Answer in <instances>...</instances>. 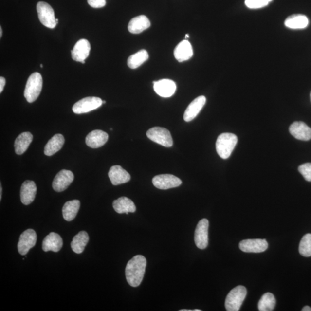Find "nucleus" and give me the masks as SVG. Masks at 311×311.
Returning <instances> with one entry per match:
<instances>
[{"mask_svg":"<svg viewBox=\"0 0 311 311\" xmlns=\"http://www.w3.org/2000/svg\"><path fill=\"white\" fill-rule=\"evenodd\" d=\"M146 259L141 255L135 256L128 262L125 269L126 278L132 287H137L145 274Z\"/></svg>","mask_w":311,"mask_h":311,"instance_id":"obj_1","label":"nucleus"},{"mask_svg":"<svg viewBox=\"0 0 311 311\" xmlns=\"http://www.w3.org/2000/svg\"><path fill=\"white\" fill-rule=\"evenodd\" d=\"M238 143V137L235 134L229 133H222L216 141V151L221 158L227 159L231 156Z\"/></svg>","mask_w":311,"mask_h":311,"instance_id":"obj_2","label":"nucleus"},{"mask_svg":"<svg viewBox=\"0 0 311 311\" xmlns=\"http://www.w3.org/2000/svg\"><path fill=\"white\" fill-rule=\"evenodd\" d=\"M43 79L41 74L35 72L28 78L24 90V97L28 102L33 103L37 99L42 89Z\"/></svg>","mask_w":311,"mask_h":311,"instance_id":"obj_3","label":"nucleus"},{"mask_svg":"<svg viewBox=\"0 0 311 311\" xmlns=\"http://www.w3.org/2000/svg\"><path fill=\"white\" fill-rule=\"evenodd\" d=\"M246 288L239 285L232 290L226 297L225 307L228 311H238L240 309L247 295Z\"/></svg>","mask_w":311,"mask_h":311,"instance_id":"obj_4","label":"nucleus"},{"mask_svg":"<svg viewBox=\"0 0 311 311\" xmlns=\"http://www.w3.org/2000/svg\"><path fill=\"white\" fill-rule=\"evenodd\" d=\"M37 10L39 19L46 27L53 29L56 26L54 10L48 3L40 1L37 3Z\"/></svg>","mask_w":311,"mask_h":311,"instance_id":"obj_5","label":"nucleus"},{"mask_svg":"<svg viewBox=\"0 0 311 311\" xmlns=\"http://www.w3.org/2000/svg\"><path fill=\"white\" fill-rule=\"evenodd\" d=\"M146 136L150 140L163 146L171 147L173 140L170 132L165 128L154 127L147 131Z\"/></svg>","mask_w":311,"mask_h":311,"instance_id":"obj_6","label":"nucleus"},{"mask_svg":"<svg viewBox=\"0 0 311 311\" xmlns=\"http://www.w3.org/2000/svg\"><path fill=\"white\" fill-rule=\"evenodd\" d=\"M102 105L103 100L99 97H87L75 103L72 110L75 114H81L98 109Z\"/></svg>","mask_w":311,"mask_h":311,"instance_id":"obj_7","label":"nucleus"},{"mask_svg":"<svg viewBox=\"0 0 311 311\" xmlns=\"http://www.w3.org/2000/svg\"><path fill=\"white\" fill-rule=\"evenodd\" d=\"M37 235L32 229H27L22 233L18 242V249L21 256H26L30 249L36 246Z\"/></svg>","mask_w":311,"mask_h":311,"instance_id":"obj_8","label":"nucleus"},{"mask_svg":"<svg viewBox=\"0 0 311 311\" xmlns=\"http://www.w3.org/2000/svg\"><path fill=\"white\" fill-rule=\"evenodd\" d=\"M209 221L206 219L201 220L195 231L194 241L196 246L201 250L208 246Z\"/></svg>","mask_w":311,"mask_h":311,"instance_id":"obj_9","label":"nucleus"},{"mask_svg":"<svg viewBox=\"0 0 311 311\" xmlns=\"http://www.w3.org/2000/svg\"><path fill=\"white\" fill-rule=\"evenodd\" d=\"M154 186L160 190H167L169 188L180 186L182 182L180 178L171 174L157 175L152 180Z\"/></svg>","mask_w":311,"mask_h":311,"instance_id":"obj_10","label":"nucleus"},{"mask_svg":"<svg viewBox=\"0 0 311 311\" xmlns=\"http://www.w3.org/2000/svg\"><path fill=\"white\" fill-rule=\"evenodd\" d=\"M74 180V175L71 171L62 169L55 176L52 186L56 192H62L70 186Z\"/></svg>","mask_w":311,"mask_h":311,"instance_id":"obj_11","label":"nucleus"},{"mask_svg":"<svg viewBox=\"0 0 311 311\" xmlns=\"http://www.w3.org/2000/svg\"><path fill=\"white\" fill-rule=\"evenodd\" d=\"M240 249L245 253H260L268 249V243L265 239H246L239 243Z\"/></svg>","mask_w":311,"mask_h":311,"instance_id":"obj_12","label":"nucleus"},{"mask_svg":"<svg viewBox=\"0 0 311 311\" xmlns=\"http://www.w3.org/2000/svg\"><path fill=\"white\" fill-rule=\"evenodd\" d=\"M154 90L158 95L163 97L172 96L177 90V86L174 81L162 79L153 81Z\"/></svg>","mask_w":311,"mask_h":311,"instance_id":"obj_13","label":"nucleus"},{"mask_svg":"<svg viewBox=\"0 0 311 311\" xmlns=\"http://www.w3.org/2000/svg\"><path fill=\"white\" fill-rule=\"evenodd\" d=\"M90 51L91 45L89 40L80 39L71 51L72 59L75 61L82 62L89 56Z\"/></svg>","mask_w":311,"mask_h":311,"instance_id":"obj_14","label":"nucleus"},{"mask_svg":"<svg viewBox=\"0 0 311 311\" xmlns=\"http://www.w3.org/2000/svg\"><path fill=\"white\" fill-rule=\"evenodd\" d=\"M206 102L205 96H200L195 99L187 107L184 114V120L190 122L197 117Z\"/></svg>","mask_w":311,"mask_h":311,"instance_id":"obj_15","label":"nucleus"},{"mask_svg":"<svg viewBox=\"0 0 311 311\" xmlns=\"http://www.w3.org/2000/svg\"><path fill=\"white\" fill-rule=\"evenodd\" d=\"M37 191V186L34 181H25L22 184L20 190L21 202L25 205H30L36 199Z\"/></svg>","mask_w":311,"mask_h":311,"instance_id":"obj_16","label":"nucleus"},{"mask_svg":"<svg viewBox=\"0 0 311 311\" xmlns=\"http://www.w3.org/2000/svg\"><path fill=\"white\" fill-rule=\"evenodd\" d=\"M109 135L106 132L100 130H95L90 132L86 138L88 146L91 148H98L107 143Z\"/></svg>","mask_w":311,"mask_h":311,"instance_id":"obj_17","label":"nucleus"},{"mask_svg":"<svg viewBox=\"0 0 311 311\" xmlns=\"http://www.w3.org/2000/svg\"><path fill=\"white\" fill-rule=\"evenodd\" d=\"M109 177L114 186L127 183L131 178L130 174L119 165L112 166L110 169Z\"/></svg>","mask_w":311,"mask_h":311,"instance_id":"obj_18","label":"nucleus"},{"mask_svg":"<svg viewBox=\"0 0 311 311\" xmlns=\"http://www.w3.org/2000/svg\"><path fill=\"white\" fill-rule=\"evenodd\" d=\"M291 134L297 140L309 141L311 138V128L303 122H295L290 128Z\"/></svg>","mask_w":311,"mask_h":311,"instance_id":"obj_19","label":"nucleus"},{"mask_svg":"<svg viewBox=\"0 0 311 311\" xmlns=\"http://www.w3.org/2000/svg\"><path fill=\"white\" fill-rule=\"evenodd\" d=\"M63 246L62 238L55 232H51L47 235L43 241L42 249L45 252L52 251L57 253Z\"/></svg>","mask_w":311,"mask_h":311,"instance_id":"obj_20","label":"nucleus"},{"mask_svg":"<svg viewBox=\"0 0 311 311\" xmlns=\"http://www.w3.org/2000/svg\"><path fill=\"white\" fill-rule=\"evenodd\" d=\"M193 50L192 46L187 40H184L179 43L174 50L175 58L179 62L186 61L192 57Z\"/></svg>","mask_w":311,"mask_h":311,"instance_id":"obj_21","label":"nucleus"},{"mask_svg":"<svg viewBox=\"0 0 311 311\" xmlns=\"http://www.w3.org/2000/svg\"><path fill=\"white\" fill-rule=\"evenodd\" d=\"M150 26V22L146 16L140 15L130 21L128 30L131 34H138L143 32Z\"/></svg>","mask_w":311,"mask_h":311,"instance_id":"obj_22","label":"nucleus"},{"mask_svg":"<svg viewBox=\"0 0 311 311\" xmlns=\"http://www.w3.org/2000/svg\"><path fill=\"white\" fill-rule=\"evenodd\" d=\"M112 205L115 211L119 214H128V213L136 211V206L133 201L125 197H122L115 200Z\"/></svg>","mask_w":311,"mask_h":311,"instance_id":"obj_23","label":"nucleus"},{"mask_svg":"<svg viewBox=\"0 0 311 311\" xmlns=\"http://www.w3.org/2000/svg\"><path fill=\"white\" fill-rule=\"evenodd\" d=\"M309 24V18L304 15L294 14L290 16L285 21V26L291 29H304Z\"/></svg>","mask_w":311,"mask_h":311,"instance_id":"obj_24","label":"nucleus"},{"mask_svg":"<svg viewBox=\"0 0 311 311\" xmlns=\"http://www.w3.org/2000/svg\"><path fill=\"white\" fill-rule=\"evenodd\" d=\"M65 143V138L61 134H56L47 143L44 153L45 155L51 156L61 150Z\"/></svg>","mask_w":311,"mask_h":311,"instance_id":"obj_25","label":"nucleus"},{"mask_svg":"<svg viewBox=\"0 0 311 311\" xmlns=\"http://www.w3.org/2000/svg\"><path fill=\"white\" fill-rule=\"evenodd\" d=\"M33 140V136L30 132H24L19 135L15 140V152L21 155L26 151Z\"/></svg>","mask_w":311,"mask_h":311,"instance_id":"obj_26","label":"nucleus"},{"mask_svg":"<svg viewBox=\"0 0 311 311\" xmlns=\"http://www.w3.org/2000/svg\"><path fill=\"white\" fill-rule=\"evenodd\" d=\"M80 207V201L74 200L66 202L62 208V215L65 220H73L76 218Z\"/></svg>","mask_w":311,"mask_h":311,"instance_id":"obj_27","label":"nucleus"},{"mask_svg":"<svg viewBox=\"0 0 311 311\" xmlns=\"http://www.w3.org/2000/svg\"><path fill=\"white\" fill-rule=\"evenodd\" d=\"M89 240L90 237L87 232L80 231L73 238L71 244L72 250L76 254L82 253Z\"/></svg>","mask_w":311,"mask_h":311,"instance_id":"obj_28","label":"nucleus"},{"mask_svg":"<svg viewBox=\"0 0 311 311\" xmlns=\"http://www.w3.org/2000/svg\"><path fill=\"white\" fill-rule=\"evenodd\" d=\"M149 58L148 53L146 50H141L135 54L131 55L128 59V67L131 69H136Z\"/></svg>","mask_w":311,"mask_h":311,"instance_id":"obj_29","label":"nucleus"},{"mask_svg":"<svg viewBox=\"0 0 311 311\" xmlns=\"http://www.w3.org/2000/svg\"><path fill=\"white\" fill-rule=\"evenodd\" d=\"M276 300L274 295L271 293L264 294L258 303L260 311H272L274 309Z\"/></svg>","mask_w":311,"mask_h":311,"instance_id":"obj_30","label":"nucleus"},{"mask_svg":"<svg viewBox=\"0 0 311 311\" xmlns=\"http://www.w3.org/2000/svg\"><path fill=\"white\" fill-rule=\"evenodd\" d=\"M299 253L304 257L311 256V234L305 235L299 245Z\"/></svg>","mask_w":311,"mask_h":311,"instance_id":"obj_31","label":"nucleus"},{"mask_svg":"<svg viewBox=\"0 0 311 311\" xmlns=\"http://www.w3.org/2000/svg\"><path fill=\"white\" fill-rule=\"evenodd\" d=\"M273 0H245V4L250 9H259L268 5Z\"/></svg>","mask_w":311,"mask_h":311,"instance_id":"obj_32","label":"nucleus"},{"mask_svg":"<svg viewBox=\"0 0 311 311\" xmlns=\"http://www.w3.org/2000/svg\"><path fill=\"white\" fill-rule=\"evenodd\" d=\"M298 171L303 176L305 180L311 182V163H305L299 166Z\"/></svg>","mask_w":311,"mask_h":311,"instance_id":"obj_33","label":"nucleus"},{"mask_svg":"<svg viewBox=\"0 0 311 311\" xmlns=\"http://www.w3.org/2000/svg\"><path fill=\"white\" fill-rule=\"evenodd\" d=\"M88 3L94 8H102L106 4V0H88Z\"/></svg>","mask_w":311,"mask_h":311,"instance_id":"obj_34","label":"nucleus"},{"mask_svg":"<svg viewBox=\"0 0 311 311\" xmlns=\"http://www.w3.org/2000/svg\"><path fill=\"white\" fill-rule=\"evenodd\" d=\"M6 80L5 78L3 77H0V93H2L4 88L5 86Z\"/></svg>","mask_w":311,"mask_h":311,"instance_id":"obj_35","label":"nucleus"},{"mask_svg":"<svg viewBox=\"0 0 311 311\" xmlns=\"http://www.w3.org/2000/svg\"><path fill=\"white\" fill-rule=\"evenodd\" d=\"M302 311H311V308L309 306H305L303 307Z\"/></svg>","mask_w":311,"mask_h":311,"instance_id":"obj_36","label":"nucleus"},{"mask_svg":"<svg viewBox=\"0 0 311 311\" xmlns=\"http://www.w3.org/2000/svg\"><path fill=\"white\" fill-rule=\"evenodd\" d=\"M180 311H202V310H180Z\"/></svg>","mask_w":311,"mask_h":311,"instance_id":"obj_37","label":"nucleus"},{"mask_svg":"<svg viewBox=\"0 0 311 311\" xmlns=\"http://www.w3.org/2000/svg\"><path fill=\"white\" fill-rule=\"evenodd\" d=\"M2 186L1 184H0V200H1V199H2Z\"/></svg>","mask_w":311,"mask_h":311,"instance_id":"obj_38","label":"nucleus"},{"mask_svg":"<svg viewBox=\"0 0 311 311\" xmlns=\"http://www.w3.org/2000/svg\"><path fill=\"white\" fill-rule=\"evenodd\" d=\"M2 30L1 27H0V37H2Z\"/></svg>","mask_w":311,"mask_h":311,"instance_id":"obj_39","label":"nucleus"},{"mask_svg":"<svg viewBox=\"0 0 311 311\" xmlns=\"http://www.w3.org/2000/svg\"><path fill=\"white\" fill-rule=\"evenodd\" d=\"M56 24L58 23V19H57V18H56Z\"/></svg>","mask_w":311,"mask_h":311,"instance_id":"obj_40","label":"nucleus"},{"mask_svg":"<svg viewBox=\"0 0 311 311\" xmlns=\"http://www.w3.org/2000/svg\"><path fill=\"white\" fill-rule=\"evenodd\" d=\"M187 37H189V36H188V34H186V38H187Z\"/></svg>","mask_w":311,"mask_h":311,"instance_id":"obj_41","label":"nucleus"},{"mask_svg":"<svg viewBox=\"0 0 311 311\" xmlns=\"http://www.w3.org/2000/svg\"><path fill=\"white\" fill-rule=\"evenodd\" d=\"M40 67L43 68V65L42 64L40 65Z\"/></svg>","mask_w":311,"mask_h":311,"instance_id":"obj_42","label":"nucleus"},{"mask_svg":"<svg viewBox=\"0 0 311 311\" xmlns=\"http://www.w3.org/2000/svg\"><path fill=\"white\" fill-rule=\"evenodd\" d=\"M103 103H106V101H103Z\"/></svg>","mask_w":311,"mask_h":311,"instance_id":"obj_43","label":"nucleus"},{"mask_svg":"<svg viewBox=\"0 0 311 311\" xmlns=\"http://www.w3.org/2000/svg\"><path fill=\"white\" fill-rule=\"evenodd\" d=\"M310 97H311V92Z\"/></svg>","mask_w":311,"mask_h":311,"instance_id":"obj_44","label":"nucleus"}]
</instances>
